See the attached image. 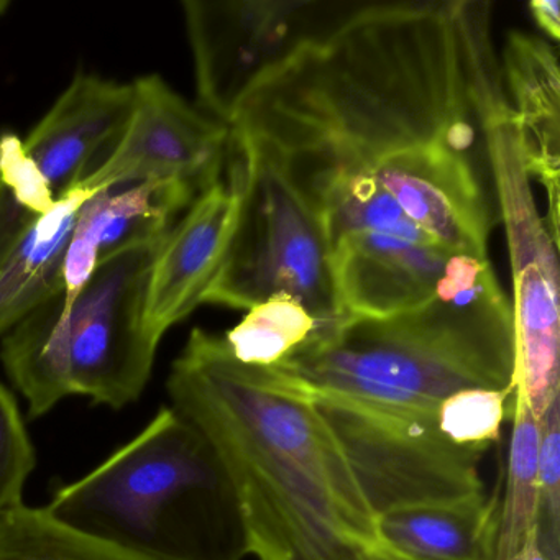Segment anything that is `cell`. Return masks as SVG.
I'll use <instances>...</instances> for the list:
<instances>
[{"instance_id": "obj_1", "label": "cell", "mask_w": 560, "mask_h": 560, "mask_svg": "<svg viewBox=\"0 0 560 560\" xmlns=\"http://www.w3.org/2000/svg\"><path fill=\"white\" fill-rule=\"evenodd\" d=\"M491 19L481 0L359 2L228 122L316 215L347 319L416 310L491 268L478 103Z\"/></svg>"}, {"instance_id": "obj_2", "label": "cell", "mask_w": 560, "mask_h": 560, "mask_svg": "<svg viewBox=\"0 0 560 560\" xmlns=\"http://www.w3.org/2000/svg\"><path fill=\"white\" fill-rule=\"evenodd\" d=\"M172 408L211 444L257 560H355L380 546L376 516L316 395L278 366L232 355L196 327L166 380Z\"/></svg>"}, {"instance_id": "obj_3", "label": "cell", "mask_w": 560, "mask_h": 560, "mask_svg": "<svg viewBox=\"0 0 560 560\" xmlns=\"http://www.w3.org/2000/svg\"><path fill=\"white\" fill-rule=\"evenodd\" d=\"M273 366L317 395L435 415L462 389H516L513 307L493 271L416 310L313 332Z\"/></svg>"}, {"instance_id": "obj_4", "label": "cell", "mask_w": 560, "mask_h": 560, "mask_svg": "<svg viewBox=\"0 0 560 560\" xmlns=\"http://www.w3.org/2000/svg\"><path fill=\"white\" fill-rule=\"evenodd\" d=\"M48 513L149 560H244L247 530L211 444L172 406L73 483Z\"/></svg>"}, {"instance_id": "obj_5", "label": "cell", "mask_w": 560, "mask_h": 560, "mask_svg": "<svg viewBox=\"0 0 560 560\" xmlns=\"http://www.w3.org/2000/svg\"><path fill=\"white\" fill-rule=\"evenodd\" d=\"M166 235L100 261L70 311L55 294L2 337L0 362L28 418L74 395L113 409L139 401L162 342L147 324V296Z\"/></svg>"}, {"instance_id": "obj_6", "label": "cell", "mask_w": 560, "mask_h": 560, "mask_svg": "<svg viewBox=\"0 0 560 560\" xmlns=\"http://www.w3.org/2000/svg\"><path fill=\"white\" fill-rule=\"evenodd\" d=\"M478 103L513 277L516 389L539 421L560 396L559 242L537 211L524 168L516 122L504 94L500 58L490 54L478 74Z\"/></svg>"}, {"instance_id": "obj_7", "label": "cell", "mask_w": 560, "mask_h": 560, "mask_svg": "<svg viewBox=\"0 0 560 560\" xmlns=\"http://www.w3.org/2000/svg\"><path fill=\"white\" fill-rule=\"evenodd\" d=\"M238 208L228 252L205 303L250 310L275 294L306 307L316 330L347 320L323 228L270 163L229 142Z\"/></svg>"}, {"instance_id": "obj_8", "label": "cell", "mask_w": 560, "mask_h": 560, "mask_svg": "<svg viewBox=\"0 0 560 560\" xmlns=\"http://www.w3.org/2000/svg\"><path fill=\"white\" fill-rule=\"evenodd\" d=\"M314 395L375 516L483 491L480 462L487 448L445 439L438 412L382 411Z\"/></svg>"}, {"instance_id": "obj_9", "label": "cell", "mask_w": 560, "mask_h": 560, "mask_svg": "<svg viewBox=\"0 0 560 560\" xmlns=\"http://www.w3.org/2000/svg\"><path fill=\"white\" fill-rule=\"evenodd\" d=\"M359 2L186 0L199 109L228 126L235 107L268 71L342 21Z\"/></svg>"}, {"instance_id": "obj_10", "label": "cell", "mask_w": 560, "mask_h": 560, "mask_svg": "<svg viewBox=\"0 0 560 560\" xmlns=\"http://www.w3.org/2000/svg\"><path fill=\"white\" fill-rule=\"evenodd\" d=\"M133 113L119 142L77 186L120 188L178 182L198 196L224 175L229 127L179 96L162 77L133 81Z\"/></svg>"}, {"instance_id": "obj_11", "label": "cell", "mask_w": 560, "mask_h": 560, "mask_svg": "<svg viewBox=\"0 0 560 560\" xmlns=\"http://www.w3.org/2000/svg\"><path fill=\"white\" fill-rule=\"evenodd\" d=\"M237 189L225 175L202 191L166 235L150 275L147 324L159 339L182 323L214 283L237 219Z\"/></svg>"}, {"instance_id": "obj_12", "label": "cell", "mask_w": 560, "mask_h": 560, "mask_svg": "<svg viewBox=\"0 0 560 560\" xmlns=\"http://www.w3.org/2000/svg\"><path fill=\"white\" fill-rule=\"evenodd\" d=\"M133 103L132 83L78 74L32 129L25 149L57 198L86 178L96 159L104 160L119 142L132 117Z\"/></svg>"}, {"instance_id": "obj_13", "label": "cell", "mask_w": 560, "mask_h": 560, "mask_svg": "<svg viewBox=\"0 0 560 560\" xmlns=\"http://www.w3.org/2000/svg\"><path fill=\"white\" fill-rule=\"evenodd\" d=\"M196 198L195 189L178 182L136 183L94 192L81 206L65 250V310L73 306L100 261L168 234Z\"/></svg>"}, {"instance_id": "obj_14", "label": "cell", "mask_w": 560, "mask_h": 560, "mask_svg": "<svg viewBox=\"0 0 560 560\" xmlns=\"http://www.w3.org/2000/svg\"><path fill=\"white\" fill-rule=\"evenodd\" d=\"M504 94L516 122L524 168L546 191V221L559 242L560 74L557 48L537 35L510 32L500 58Z\"/></svg>"}, {"instance_id": "obj_15", "label": "cell", "mask_w": 560, "mask_h": 560, "mask_svg": "<svg viewBox=\"0 0 560 560\" xmlns=\"http://www.w3.org/2000/svg\"><path fill=\"white\" fill-rule=\"evenodd\" d=\"M500 497L416 504L376 516L380 546L408 560H494Z\"/></svg>"}, {"instance_id": "obj_16", "label": "cell", "mask_w": 560, "mask_h": 560, "mask_svg": "<svg viewBox=\"0 0 560 560\" xmlns=\"http://www.w3.org/2000/svg\"><path fill=\"white\" fill-rule=\"evenodd\" d=\"M93 189L74 186L58 198L48 214L40 215L0 268V339L42 303L63 293L65 250L81 206Z\"/></svg>"}, {"instance_id": "obj_17", "label": "cell", "mask_w": 560, "mask_h": 560, "mask_svg": "<svg viewBox=\"0 0 560 560\" xmlns=\"http://www.w3.org/2000/svg\"><path fill=\"white\" fill-rule=\"evenodd\" d=\"M513 431L508 454L506 488L498 508L494 560H517L527 537L537 529V445L539 421L521 399H513Z\"/></svg>"}, {"instance_id": "obj_18", "label": "cell", "mask_w": 560, "mask_h": 560, "mask_svg": "<svg viewBox=\"0 0 560 560\" xmlns=\"http://www.w3.org/2000/svg\"><path fill=\"white\" fill-rule=\"evenodd\" d=\"M0 560H149L21 504L0 520Z\"/></svg>"}, {"instance_id": "obj_19", "label": "cell", "mask_w": 560, "mask_h": 560, "mask_svg": "<svg viewBox=\"0 0 560 560\" xmlns=\"http://www.w3.org/2000/svg\"><path fill=\"white\" fill-rule=\"evenodd\" d=\"M314 330L316 320L303 304L288 294H275L250 307L224 339L238 362L273 366L303 346Z\"/></svg>"}, {"instance_id": "obj_20", "label": "cell", "mask_w": 560, "mask_h": 560, "mask_svg": "<svg viewBox=\"0 0 560 560\" xmlns=\"http://www.w3.org/2000/svg\"><path fill=\"white\" fill-rule=\"evenodd\" d=\"M513 389H462L438 408V428L460 447L488 448L500 439Z\"/></svg>"}, {"instance_id": "obj_21", "label": "cell", "mask_w": 560, "mask_h": 560, "mask_svg": "<svg viewBox=\"0 0 560 560\" xmlns=\"http://www.w3.org/2000/svg\"><path fill=\"white\" fill-rule=\"evenodd\" d=\"M537 490V544L547 560H560V396L539 419Z\"/></svg>"}, {"instance_id": "obj_22", "label": "cell", "mask_w": 560, "mask_h": 560, "mask_svg": "<svg viewBox=\"0 0 560 560\" xmlns=\"http://www.w3.org/2000/svg\"><path fill=\"white\" fill-rule=\"evenodd\" d=\"M37 452L11 389L0 383V520L24 504V488Z\"/></svg>"}, {"instance_id": "obj_23", "label": "cell", "mask_w": 560, "mask_h": 560, "mask_svg": "<svg viewBox=\"0 0 560 560\" xmlns=\"http://www.w3.org/2000/svg\"><path fill=\"white\" fill-rule=\"evenodd\" d=\"M0 185L34 215H45L58 198L40 166L28 155L24 140L12 132L0 133Z\"/></svg>"}, {"instance_id": "obj_24", "label": "cell", "mask_w": 560, "mask_h": 560, "mask_svg": "<svg viewBox=\"0 0 560 560\" xmlns=\"http://www.w3.org/2000/svg\"><path fill=\"white\" fill-rule=\"evenodd\" d=\"M40 215L22 208L11 192L0 185V268L11 260L21 242Z\"/></svg>"}, {"instance_id": "obj_25", "label": "cell", "mask_w": 560, "mask_h": 560, "mask_svg": "<svg viewBox=\"0 0 560 560\" xmlns=\"http://www.w3.org/2000/svg\"><path fill=\"white\" fill-rule=\"evenodd\" d=\"M530 15L537 27L552 42L560 40L559 0H534L529 4Z\"/></svg>"}, {"instance_id": "obj_26", "label": "cell", "mask_w": 560, "mask_h": 560, "mask_svg": "<svg viewBox=\"0 0 560 560\" xmlns=\"http://www.w3.org/2000/svg\"><path fill=\"white\" fill-rule=\"evenodd\" d=\"M517 560H547L542 550L539 549V544H537V529L533 530V534L527 537Z\"/></svg>"}, {"instance_id": "obj_27", "label": "cell", "mask_w": 560, "mask_h": 560, "mask_svg": "<svg viewBox=\"0 0 560 560\" xmlns=\"http://www.w3.org/2000/svg\"><path fill=\"white\" fill-rule=\"evenodd\" d=\"M355 560H408L405 557L398 556V553L393 552V550L386 549L383 546H376L375 549L369 550V552L363 553L362 557Z\"/></svg>"}, {"instance_id": "obj_28", "label": "cell", "mask_w": 560, "mask_h": 560, "mask_svg": "<svg viewBox=\"0 0 560 560\" xmlns=\"http://www.w3.org/2000/svg\"><path fill=\"white\" fill-rule=\"evenodd\" d=\"M9 8H11L9 0H0V15H4Z\"/></svg>"}]
</instances>
